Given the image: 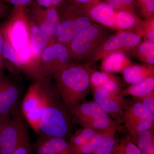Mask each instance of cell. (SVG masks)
<instances>
[{"label": "cell", "instance_id": "6da1fadb", "mask_svg": "<svg viewBox=\"0 0 154 154\" xmlns=\"http://www.w3.org/2000/svg\"><path fill=\"white\" fill-rule=\"evenodd\" d=\"M52 78L37 81L43 102L38 133L40 137L63 138L71 135L73 123L68 108L59 93Z\"/></svg>", "mask_w": 154, "mask_h": 154}, {"label": "cell", "instance_id": "7a4b0ae2", "mask_svg": "<svg viewBox=\"0 0 154 154\" xmlns=\"http://www.w3.org/2000/svg\"><path fill=\"white\" fill-rule=\"evenodd\" d=\"M90 63H72L53 77L58 91L69 110L85 100L91 91L90 77L94 69Z\"/></svg>", "mask_w": 154, "mask_h": 154}, {"label": "cell", "instance_id": "3957f363", "mask_svg": "<svg viewBox=\"0 0 154 154\" xmlns=\"http://www.w3.org/2000/svg\"><path fill=\"white\" fill-rule=\"evenodd\" d=\"M110 28L92 23L66 45L72 62L82 63L111 35Z\"/></svg>", "mask_w": 154, "mask_h": 154}, {"label": "cell", "instance_id": "277c9868", "mask_svg": "<svg viewBox=\"0 0 154 154\" xmlns=\"http://www.w3.org/2000/svg\"><path fill=\"white\" fill-rule=\"evenodd\" d=\"M73 123L82 128L103 131L119 125L94 100L78 103L69 110Z\"/></svg>", "mask_w": 154, "mask_h": 154}, {"label": "cell", "instance_id": "5b68a950", "mask_svg": "<svg viewBox=\"0 0 154 154\" xmlns=\"http://www.w3.org/2000/svg\"><path fill=\"white\" fill-rule=\"evenodd\" d=\"M58 14L60 24L56 42L66 45L93 23L81 7L76 5Z\"/></svg>", "mask_w": 154, "mask_h": 154}, {"label": "cell", "instance_id": "8992f818", "mask_svg": "<svg viewBox=\"0 0 154 154\" xmlns=\"http://www.w3.org/2000/svg\"><path fill=\"white\" fill-rule=\"evenodd\" d=\"M142 38L140 35L132 32L117 31L111 34L95 50L87 62L93 64L108 54L117 51H122L128 56L131 55Z\"/></svg>", "mask_w": 154, "mask_h": 154}, {"label": "cell", "instance_id": "52a82bcc", "mask_svg": "<svg viewBox=\"0 0 154 154\" xmlns=\"http://www.w3.org/2000/svg\"><path fill=\"white\" fill-rule=\"evenodd\" d=\"M135 143L141 132L154 128V115L140 102L134 99L127 102L121 120Z\"/></svg>", "mask_w": 154, "mask_h": 154}, {"label": "cell", "instance_id": "ba28073f", "mask_svg": "<svg viewBox=\"0 0 154 154\" xmlns=\"http://www.w3.org/2000/svg\"><path fill=\"white\" fill-rule=\"evenodd\" d=\"M28 125L23 117L20 106L13 111L3 130L0 154H12L26 135Z\"/></svg>", "mask_w": 154, "mask_h": 154}, {"label": "cell", "instance_id": "9c48e42d", "mask_svg": "<svg viewBox=\"0 0 154 154\" xmlns=\"http://www.w3.org/2000/svg\"><path fill=\"white\" fill-rule=\"evenodd\" d=\"M20 110L25 121L38 133L43 110V102L38 82H33L22 98Z\"/></svg>", "mask_w": 154, "mask_h": 154}, {"label": "cell", "instance_id": "30bf717a", "mask_svg": "<svg viewBox=\"0 0 154 154\" xmlns=\"http://www.w3.org/2000/svg\"><path fill=\"white\" fill-rule=\"evenodd\" d=\"M39 60L45 76L51 78L72 63L66 45L57 42L46 48L40 55Z\"/></svg>", "mask_w": 154, "mask_h": 154}, {"label": "cell", "instance_id": "8fae6325", "mask_svg": "<svg viewBox=\"0 0 154 154\" xmlns=\"http://www.w3.org/2000/svg\"><path fill=\"white\" fill-rule=\"evenodd\" d=\"M3 28L4 37L17 51L22 50L30 44L28 19L13 17Z\"/></svg>", "mask_w": 154, "mask_h": 154}, {"label": "cell", "instance_id": "7c38bea8", "mask_svg": "<svg viewBox=\"0 0 154 154\" xmlns=\"http://www.w3.org/2000/svg\"><path fill=\"white\" fill-rule=\"evenodd\" d=\"M94 100L108 115L121 120L127 105L124 97L111 94L102 87L93 89Z\"/></svg>", "mask_w": 154, "mask_h": 154}, {"label": "cell", "instance_id": "4fadbf2b", "mask_svg": "<svg viewBox=\"0 0 154 154\" xmlns=\"http://www.w3.org/2000/svg\"><path fill=\"white\" fill-rule=\"evenodd\" d=\"M80 6L91 20L111 30H117L115 23V11L107 3L92 0Z\"/></svg>", "mask_w": 154, "mask_h": 154}, {"label": "cell", "instance_id": "5bb4252c", "mask_svg": "<svg viewBox=\"0 0 154 154\" xmlns=\"http://www.w3.org/2000/svg\"><path fill=\"white\" fill-rule=\"evenodd\" d=\"M15 75H0L5 102L11 113L19 107L25 94L23 87Z\"/></svg>", "mask_w": 154, "mask_h": 154}, {"label": "cell", "instance_id": "9a60e30c", "mask_svg": "<svg viewBox=\"0 0 154 154\" xmlns=\"http://www.w3.org/2000/svg\"><path fill=\"white\" fill-rule=\"evenodd\" d=\"M33 148L36 154H75L69 142L63 138L40 137Z\"/></svg>", "mask_w": 154, "mask_h": 154}, {"label": "cell", "instance_id": "2e32d148", "mask_svg": "<svg viewBox=\"0 0 154 154\" xmlns=\"http://www.w3.org/2000/svg\"><path fill=\"white\" fill-rule=\"evenodd\" d=\"M32 19L47 38L48 45L56 42L57 34L60 24L59 15L56 9L51 8L42 15Z\"/></svg>", "mask_w": 154, "mask_h": 154}, {"label": "cell", "instance_id": "e0dca14e", "mask_svg": "<svg viewBox=\"0 0 154 154\" xmlns=\"http://www.w3.org/2000/svg\"><path fill=\"white\" fill-rule=\"evenodd\" d=\"M143 22L144 21L134 12L127 11H115V23L117 31L132 32L142 37Z\"/></svg>", "mask_w": 154, "mask_h": 154}, {"label": "cell", "instance_id": "ac0fdd59", "mask_svg": "<svg viewBox=\"0 0 154 154\" xmlns=\"http://www.w3.org/2000/svg\"><path fill=\"white\" fill-rule=\"evenodd\" d=\"M102 60L101 70L108 73H122L124 69L132 64L128 56L122 51L110 53Z\"/></svg>", "mask_w": 154, "mask_h": 154}, {"label": "cell", "instance_id": "d6986e66", "mask_svg": "<svg viewBox=\"0 0 154 154\" xmlns=\"http://www.w3.org/2000/svg\"><path fill=\"white\" fill-rule=\"evenodd\" d=\"M124 81L127 84L134 85L143 80L154 77V65L146 64H131L122 72Z\"/></svg>", "mask_w": 154, "mask_h": 154}, {"label": "cell", "instance_id": "ffe728a7", "mask_svg": "<svg viewBox=\"0 0 154 154\" xmlns=\"http://www.w3.org/2000/svg\"><path fill=\"white\" fill-rule=\"evenodd\" d=\"M29 26V43L32 51L37 57L48 45L47 38L39 27L33 19H28Z\"/></svg>", "mask_w": 154, "mask_h": 154}, {"label": "cell", "instance_id": "44dd1931", "mask_svg": "<svg viewBox=\"0 0 154 154\" xmlns=\"http://www.w3.org/2000/svg\"><path fill=\"white\" fill-rule=\"evenodd\" d=\"M154 92V77H150L140 82L131 85L126 89L122 90L120 96H131L139 98L146 96Z\"/></svg>", "mask_w": 154, "mask_h": 154}, {"label": "cell", "instance_id": "7402d4cb", "mask_svg": "<svg viewBox=\"0 0 154 154\" xmlns=\"http://www.w3.org/2000/svg\"><path fill=\"white\" fill-rule=\"evenodd\" d=\"M131 56L144 64L154 65V42L144 39L135 48Z\"/></svg>", "mask_w": 154, "mask_h": 154}, {"label": "cell", "instance_id": "603a6c76", "mask_svg": "<svg viewBox=\"0 0 154 154\" xmlns=\"http://www.w3.org/2000/svg\"><path fill=\"white\" fill-rule=\"evenodd\" d=\"M118 127L116 125L107 129L101 142L89 154H111L118 141L115 136Z\"/></svg>", "mask_w": 154, "mask_h": 154}, {"label": "cell", "instance_id": "cb8c5ba5", "mask_svg": "<svg viewBox=\"0 0 154 154\" xmlns=\"http://www.w3.org/2000/svg\"><path fill=\"white\" fill-rule=\"evenodd\" d=\"M135 143L141 154H154V128L141 132Z\"/></svg>", "mask_w": 154, "mask_h": 154}, {"label": "cell", "instance_id": "d4e9b609", "mask_svg": "<svg viewBox=\"0 0 154 154\" xmlns=\"http://www.w3.org/2000/svg\"><path fill=\"white\" fill-rule=\"evenodd\" d=\"M111 154H141L130 136L117 141Z\"/></svg>", "mask_w": 154, "mask_h": 154}, {"label": "cell", "instance_id": "484cf974", "mask_svg": "<svg viewBox=\"0 0 154 154\" xmlns=\"http://www.w3.org/2000/svg\"><path fill=\"white\" fill-rule=\"evenodd\" d=\"M109 80L121 82L120 78L117 76L105 72L97 71L95 69L93 70L90 77V82L93 89L102 87L106 82Z\"/></svg>", "mask_w": 154, "mask_h": 154}, {"label": "cell", "instance_id": "4316f807", "mask_svg": "<svg viewBox=\"0 0 154 154\" xmlns=\"http://www.w3.org/2000/svg\"><path fill=\"white\" fill-rule=\"evenodd\" d=\"M108 129L100 131L97 133L94 137L87 141V142L80 148L76 154H89L92 152L101 142Z\"/></svg>", "mask_w": 154, "mask_h": 154}, {"label": "cell", "instance_id": "83f0119b", "mask_svg": "<svg viewBox=\"0 0 154 154\" xmlns=\"http://www.w3.org/2000/svg\"><path fill=\"white\" fill-rule=\"evenodd\" d=\"M107 4L115 11H127L133 12L135 0H106Z\"/></svg>", "mask_w": 154, "mask_h": 154}, {"label": "cell", "instance_id": "f1b7e54d", "mask_svg": "<svg viewBox=\"0 0 154 154\" xmlns=\"http://www.w3.org/2000/svg\"><path fill=\"white\" fill-rule=\"evenodd\" d=\"M142 37L144 39L154 42V17L146 19L144 21Z\"/></svg>", "mask_w": 154, "mask_h": 154}, {"label": "cell", "instance_id": "f546056e", "mask_svg": "<svg viewBox=\"0 0 154 154\" xmlns=\"http://www.w3.org/2000/svg\"><path fill=\"white\" fill-rule=\"evenodd\" d=\"M12 154H33L29 132L22 139L21 142Z\"/></svg>", "mask_w": 154, "mask_h": 154}, {"label": "cell", "instance_id": "4dcf8cb0", "mask_svg": "<svg viewBox=\"0 0 154 154\" xmlns=\"http://www.w3.org/2000/svg\"><path fill=\"white\" fill-rule=\"evenodd\" d=\"M121 82H117L113 80L107 81L102 85V87L105 88L111 94L116 96H119L122 89Z\"/></svg>", "mask_w": 154, "mask_h": 154}, {"label": "cell", "instance_id": "1f68e13d", "mask_svg": "<svg viewBox=\"0 0 154 154\" xmlns=\"http://www.w3.org/2000/svg\"><path fill=\"white\" fill-rule=\"evenodd\" d=\"M154 115V92L139 98H135Z\"/></svg>", "mask_w": 154, "mask_h": 154}, {"label": "cell", "instance_id": "d6a6232c", "mask_svg": "<svg viewBox=\"0 0 154 154\" xmlns=\"http://www.w3.org/2000/svg\"><path fill=\"white\" fill-rule=\"evenodd\" d=\"M11 114L8 108L6 105L4 99L2 87V80L0 75V114L2 115H9Z\"/></svg>", "mask_w": 154, "mask_h": 154}, {"label": "cell", "instance_id": "836d02e7", "mask_svg": "<svg viewBox=\"0 0 154 154\" xmlns=\"http://www.w3.org/2000/svg\"><path fill=\"white\" fill-rule=\"evenodd\" d=\"M143 16L146 19L154 17V2L141 7Z\"/></svg>", "mask_w": 154, "mask_h": 154}, {"label": "cell", "instance_id": "e575fe53", "mask_svg": "<svg viewBox=\"0 0 154 154\" xmlns=\"http://www.w3.org/2000/svg\"><path fill=\"white\" fill-rule=\"evenodd\" d=\"M38 5L45 8H49L51 6H57L62 2L63 0H36Z\"/></svg>", "mask_w": 154, "mask_h": 154}, {"label": "cell", "instance_id": "d590c367", "mask_svg": "<svg viewBox=\"0 0 154 154\" xmlns=\"http://www.w3.org/2000/svg\"><path fill=\"white\" fill-rule=\"evenodd\" d=\"M11 114H9V115L0 114V143H1L3 130L8 120L9 117L11 116Z\"/></svg>", "mask_w": 154, "mask_h": 154}, {"label": "cell", "instance_id": "8d00e7d4", "mask_svg": "<svg viewBox=\"0 0 154 154\" xmlns=\"http://www.w3.org/2000/svg\"><path fill=\"white\" fill-rule=\"evenodd\" d=\"M5 43V37H4V32H3V26L1 25L0 22V60L3 61L2 55L3 47Z\"/></svg>", "mask_w": 154, "mask_h": 154}, {"label": "cell", "instance_id": "74e56055", "mask_svg": "<svg viewBox=\"0 0 154 154\" xmlns=\"http://www.w3.org/2000/svg\"><path fill=\"white\" fill-rule=\"evenodd\" d=\"M8 1L9 2L15 6H22L27 5L31 2V0H2Z\"/></svg>", "mask_w": 154, "mask_h": 154}, {"label": "cell", "instance_id": "f35d334b", "mask_svg": "<svg viewBox=\"0 0 154 154\" xmlns=\"http://www.w3.org/2000/svg\"><path fill=\"white\" fill-rule=\"evenodd\" d=\"M7 14V8L4 3L0 0V22L2 19L6 17Z\"/></svg>", "mask_w": 154, "mask_h": 154}, {"label": "cell", "instance_id": "ab89813d", "mask_svg": "<svg viewBox=\"0 0 154 154\" xmlns=\"http://www.w3.org/2000/svg\"><path fill=\"white\" fill-rule=\"evenodd\" d=\"M137 1L140 7L154 2V0H137Z\"/></svg>", "mask_w": 154, "mask_h": 154}, {"label": "cell", "instance_id": "60d3db41", "mask_svg": "<svg viewBox=\"0 0 154 154\" xmlns=\"http://www.w3.org/2000/svg\"><path fill=\"white\" fill-rule=\"evenodd\" d=\"M91 1L92 0H74V1L77 5H80L86 4V3L89 2Z\"/></svg>", "mask_w": 154, "mask_h": 154}, {"label": "cell", "instance_id": "b9f144b4", "mask_svg": "<svg viewBox=\"0 0 154 154\" xmlns=\"http://www.w3.org/2000/svg\"><path fill=\"white\" fill-rule=\"evenodd\" d=\"M2 62L0 60V68H1V65H2Z\"/></svg>", "mask_w": 154, "mask_h": 154}, {"label": "cell", "instance_id": "7bdbcfd3", "mask_svg": "<svg viewBox=\"0 0 154 154\" xmlns=\"http://www.w3.org/2000/svg\"><path fill=\"white\" fill-rule=\"evenodd\" d=\"M1 1H2V0H1Z\"/></svg>", "mask_w": 154, "mask_h": 154}]
</instances>
